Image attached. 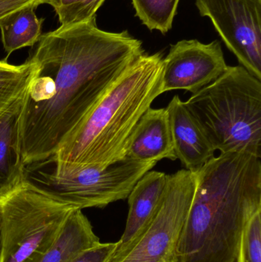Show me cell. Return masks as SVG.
<instances>
[{"label": "cell", "mask_w": 261, "mask_h": 262, "mask_svg": "<svg viewBox=\"0 0 261 262\" xmlns=\"http://www.w3.org/2000/svg\"><path fill=\"white\" fill-rule=\"evenodd\" d=\"M24 95L0 113V193L25 180L19 133Z\"/></svg>", "instance_id": "obj_13"}, {"label": "cell", "mask_w": 261, "mask_h": 262, "mask_svg": "<svg viewBox=\"0 0 261 262\" xmlns=\"http://www.w3.org/2000/svg\"><path fill=\"white\" fill-rule=\"evenodd\" d=\"M242 67L261 80V0H196Z\"/></svg>", "instance_id": "obj_8"}, {"label": "cell", "mask_w": 261, "mask_h": 262, "mask_svg": "<svg viewBox=\"0 0 261 262\" xmlns=\"http://www.w3.org/2000/svg\"><path fill=\"white\" fill-rule=\"evenodd\" d=\"M162 52L144 53L113 83L49 160L65 169L104 168L125 157L129 138L162 90Z\"/></svg>", "instance_id": "obj_3"}, {"label": "cell", "mask_w": 261, "mask_h": 262, "mask_svg": "<svg viewBox=\"0 0 261 262\" xmlns=\"http://www.w3.org/2000/svg\"><path fill=\"white\" fill-rule=\"evenodd\" d=\"M167 176L165 172L150 170L136 183L127 197L129 212L125 229L113 254L128 247L153 218L165 191Z\"/></svg>", "instance_id": "obj_12"}, {"label": "cell", "mask_w": 261, "mask_h": 262, "mask_svg": "<svg viewBox=\"0 0 261 262\" xmlns=\"http://www.w3.org/2000/svg\"><path fill=\"white\" fill-rule=\"evenodd\" d=\"M36 70L29 58L19 66L0 61V113L25 95Z\"/></svg>", "instance_id": "obj_16"}, {"label": "cell", "mask_w": 261, "mask_h": 262, "mask_svg": "<svg viewBox=\"0 0 261 262\" xmlns=\"http://www.w3.org/2000/svg\"><path fill=\"white\" fill-rule=\"evenodd\" d=\"M173 262H236L244 227L261 209L260 158L213 157L197 172Z\"/></svg>", "instance_id": "obj_2"}, {"label": "cell", "mask_w": 261, "mask_h": 262, "mask_svg": "<svg viewBox=\"0 0 261 262\" xmlns=\"http://www.w3.org/2000/svg\"><path fill=\"white\" fill-rule=\"evenodd\" d=\"M156 164L125 157L104 168L65 169L44 161L26 166L25 180L81 210L104 208L127 199L139 179Z\"/></svg>", "instance_id": "obj_6"}, {"label": "cell", "mask_w": 261, "mask_h": 262, "mask_svg": "<svg viewBox=\"0 0 261 262\" xmlns=\"http://www.w3.org/2000/svg\"><path fill=\"white\" fill-rule=\"evenodd\" d=\"M136 16L150 30L165 34L173 27L179 0H132Z\"/></svg>", "instance_id": "obj_17"}, {"label": "cell", "mask_w": 261, "mask_h": 262, "mask_svg": "<svg viewBox=\"0 0 261 262\" xmlns=\"http://www.w3.org/2000/svg\"><path fill=\"white\" fill-rule=\"evenodd\" d=\"M2 249H3V240H2L1 229H0V258H1Z\"/></svg>", "instance_id": "obj_22"}, {"label": "cell", "mask_w": 261, "mask_h": 262, "mask_svg": "<svg viewBox=\"0 0 261 262\" xmlns=\"http://www.w3.org/2000/svg\"><path fill=\"white\" fill-rule=\"evenodd\" d=\"M228 66L219 41L209 44L196 39L178 41L163 58V93L173 90L196 93L218 79Z\"/></svg>", "instance_id": "obj_9"}, {"label": "cell", "mask_w": 261, "mask_h": 262, "mask_svg": "<svg viewBox=\"0 0 261 262\" xmlns=\"http://www.w3.org/2000/svg\"><path fill=\"white\" fill-rule=\"evenodd\" d=\"M236 262H261V209L244 227Z\"/></svg>", "instance_id": "obj_19"}, {"label": "cell", "mask_w": 261, "mask_h": 262, "mask_svg": "<svg viewBox=\"0 0 261 262\" xmlns=\"http://www.w3.org/2000/svg\"><path fill=\"white\" fill-rule=\"evenodd\" d=\"M29 59L35 76L19 119L25 166L52 157L78 130L113 83L145 53L128 31L108 32L96 17L41 35Z\"/></svg>", "instance_id": "obj_1"}, {"label": "cell", "mask_w": 261, "mask_h": 262, "mask_svg": "<svg viewBox=\"0 0 261 262\" xmlns=\"http://www.w3.org/2000/svg\"><path fill=\"white\" fill-rule=\"evenodd\" d=\"M100 243L88 219L81 209H75L39 262H67Z\"/></svg>", "instance_id": "obj_14"}, {"label": "cell", "mask_w": 261, "mask_h": 262, "mask_svg": "<svg viewBox=\"0 0 261 262\" xmlns=\"http://www.w3.org/2000/svg\"><path fill=\"white\" fill-rule=\"evenodd\" d=\"M45 0H0V20L9 14L28 7L38 8Z\"/></svg>", "instance_id": "obj_21"}, {"label": "cell", "mask_w": 261, "mask_h": 262, "mask_svg": "<svg viewBox=\"0 0 261 262\" xmlns=\"http://www.w3.org/2000/svg\"><path fill=\"white\" fill-rule=\"evenodd\" d=\"M196 189L195 173L181 169L167 176V185L153 218L124 251L105 262H173Z\"/></svg>", "instance_id": "obj_7"}, {"label": "cell", "mask_w": 261, "mask_h": 262, "mask_svg": "<svg viewBox=\"0 0 261 262\" xmlns=\"http://www.w3.org/2000/svg\"><path fill=\"white\" fill-rule=\"evenodd\" d=\"M125 157L145 163L176 160L167 109L150 107L144 114L129 138Z\"/></svg>", "instance_id": "obj_11"}, {"label": "cell", "mask_w": 261, "mask_h": 262, "mask_svg": "<svg viewBox=\"0 0 261 262\" xmlns=\"http://www.w3.org/2000/svg\"><path fill=\"white\" fill-rule=\"evenodd\" d=\"M116 243H101L78 254L67 262H105L113 253Z\"/></svg>", "instance_id": "obj_20"}, {"label": "cell", "mask_w": 261, "mask_h": 262, "mask_svg": "<svg viewBox=\"0 0 261 262\" xmlns=\"http://www.w3.org/2000/svg\"><path fill=\"white\" fill-rule=\"evenodd\" d=\"M75 209L26 180L0 193V262H39Z\"/></svg>", "instance_id": "obj_5"}, {"label": "cell", "mask_w": 261, "mask_h": 262, "mask_svg": "<svg viewBox=\"0 0 261 262\" xmlns=\"http://www.w3.org/2000/svg\"><path fill=\"white\" fill-rule=\"evenodd\" d=\"M105 0H45L57 14L61 27L85 23L96 17Z\"/></svg>", "instance_id": "obj_18"}, {"label": "cell", "mask_w": 261, "mask_h": 262, "mask_svg": "<svg viewBox=\"0 0 261 262\" xmlns=\"http://www.w3.org/2000/svg\"><path fill=\"white\" fill-rule=\"evenodd\" d=\"M165 109L176 159L185 169L194 173L214 157L216 150L178 95L173 97Z\"/></svg>", "instance_id": "obj_10"}, {"label": "cell", "mask_w": 261, "mask_h": 262, "mask_svg": "<svg viewBox=\"0 0 261 262\" xmlns=\"http://www.w3.org/2000/svg\"><path fill=\"white\" fill-rule=\"evenodd\" d=\"M35 8L15 11L0 20L2 42L7 53L25 47H32L39 41L44 18H38Z\"/></svg>", "instance_id": "obj_15"}, {"label": "cell", "mask_w": 261, "mask_h": 262, "mask_svg": "<svg viewBox=\"0 0 261 262\" xmlns=\"http://www.w3.org/2000/svg\"><path fill=\"white\" fill-rule=\"evenodd\" d=\"M185 105L215 150L261 157V80L228 66Z\"/></svg>", "instance_id": "obj_4"}]
</instances>
